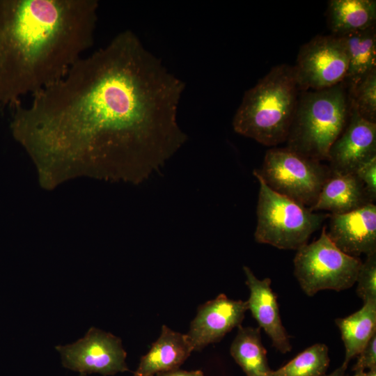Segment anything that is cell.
<instances>
[{
  "instance_id": "obj_1",
  "label": "cell",
  "mask_w": 376,
  "mask_h": 376,
  "mask_svg": "<svg viewBox=\"0 0 376 376\" xmlns=\"http://www.w3.org/2000/svg\"><path fill=\"white\" fill-rule=\"evenodd\" d=\"M184 89L126 30L15 107L10 130L46 189L78 177L137 185L187 140L177 121Z\"/></svg>"
},
{
  "instance_id": "obj_2",
  "label": "cell",
  "mask_w": 376,
  "mask_h": 376,
  "mask_svg": "<svg viewBox=\"0 0 376 376\" xmlns=\"http://www.w3.org/2000/svg\"><path fill=\"white\" fill-rule=\"evenodd\" d=\"M96 0H0V108L61 79L93 45Z\"/></svg>"
},
{
  "instance_id": "obj_3",
  "label": "cell",
  "mask_w": 376,
  "mask_h": 376,
  "mask_svg": "<svg viewBox=\"0 0 376 376\" xmlns=\"http://www.w3.org/2000/svg\"><path fill=\"white\" fill-rule=\"evenodd\" d=\"M299 91L293 66L274 67L244 93L233 118L234 130L267 146L286 141Z\"/></svg>"
},
{
  "instance_id": "obj_4",
  "label": "cell",
  "mask_w": 376,
  "mask_h": 376,
  "mask_svg": "<svg viewBox=\"0 0 376 376\" xmlns=\"http://www.w3.org/2000/svg\"><path fill=\"white\" fill-rule=\"evenodd\" d=\"M344 81L333 87L301 91L286 139V148L318 161L327 160L330 147L350 116Z\"/></svg>"
},
{
  "instance_id": "obj_5",
  "label": "cell",
  "mask_w": 376,
  "mask_h": 376,
  "mask_svg": "<svg viewBox=\"0 0 376 376\" xmlns=\"http://www.w3.org/2000/svg\"><path fill=\"white\" fill-rule=\"evenodd\" d=\"M253 173L260 184L256 241L280 249L297 251L307 244L329 214L315 213L276 193L258 174Z\"/></svg>"
},
{
  "instance_id": "obj_6",
  "label": "cell",
  "mask_w": 376,
  "mask_h": 376,
  "mask_svg": "<svg viewBox=\"0 0 376 376\" xmlns=\"http://www.w3.org/2000/svg\"><path fill=\"white\" fill-rule=\"evenodd\" d=\"M361 263L358 257L338 249L323 226L318 240L297 251L294 273L304 293L313 296L323 290L341 291L352 287Z\"/></svg>"
},
{
  "instance_id": "obj_7",
  "label": "cell",
  "mask_w": 376,
  "mask_h": 376,
  "mask_svg": "<svg viewBox=\"0 0 376 376\" xmlns=\"http://www.w3.org/2000/svg\"><path fill=\"white\" fill-rule=\"evenodd\" d=\"M329 167L288 148L269 149L254 170L273 191L310 208L317 201Z\"/></svg>"
},
{
  "instance_id": "obj_8",
  "label": "cell",
  "mask_w": 376,
  "mask_h": 376,
  "mask_svg": "<svg viewBox=\"0 0 376 376\" xmlns=\"http://www.w3.org/2000/svg\"><path fill=\"white\" fill-rule=\"evenodd\" d=\"M348 54L343 38L334 34L317 36L304 44L293 66L300 91H319L344 81Z\"/></svg>"
},
{
  "instance_id": "obj_9",
  "label": "cell",
  "mask_w": 376,
  "mask_h": 376,
  "mask_svg": "<svg viewBox=\"0 0 376 376\" xmlns=\"http://www.w3.org/2000/svg\"><path fill=\"white\" fill-rule=\"evenodd\" d=\"M56 349L61 355L63 366L80 373L112 375L129 370L121 340L93 327L75 343Z\"/></svg>"
},
{
  "instance_id": "obj_10",
  "label": "cell",
  "mask_w": 376,
  "mask_h": 376,
  "mask_svg": "<svg viewBox=\"0 0 376 376\" xmlns=\"http://www.w3.org/2000/svg\"><path fill=\"white\" fill-rule=\"evenodd\" d=\"M247 311L246 301L231 299L224 294L201 305L185 334L193 351L219 342L233 329L239 327Z\"/></svg>"
},
{
  "instance_id": "obj_11",
  "label": "cell",
  "mask_w": 376,
  "mask_h": 376,
  "mask_svg": "<svg viewBox=\"0 0 376 376\" xmlns=\"http://www.w3.org/2000/svg\"><path fill=\"white\" fill-rule=\"evenodd\" d=\"M376 157V123L361 118L350 108L348 122L328 152L329 169L354 173L363 164Z\"/></svg>"
},
{
  "instance_id": "obj_12",
  "label": "cell",
  "mask_w": 376,
  "mask_h": 376,
  "mask_svg": "<svg viewBox=\"0 0 376 376\" xmlns=\"http://www.w3.org/2000/svg\"><path fill=\"white\" fill-rule=\"evenodd\" d=\"M326 233L343 253L358 257L376 252V205L368 203L343 214H329Z\"/></svg>"
},
{
  "instance_id": "obj_13",
  "label": "cell",
  "mask_w": 376,
  "mask_h": 376,
  "mask_svg": "<svg viewBox=\"0 0 376 376\" xmlns=\"http://www.w3.org/2000/svg\"><path fill=\"white\" fill-rule=\"evenodd\" d=\"M243 270L250 292L246 301L248 310L259 327L269 336L272 345L281 353L290 352L292 349L290 337L282 324L276 295L271 288V279H258L246 266L243 267Z\"/></svg>"
},
{
  "instance_id": "obj_14",
  "label": "cell",
  "mask_w": 376,
  "mask_h": 376,
  "mask_svg": "<svg viewBox=\"0 0 376 376\" xmlns=\"http://www.w3.org/2000/svg\"><path fill=\"white\" fill-rule=\"evenodd\" d=\"M371 203L363 184L355 173L330 169L316 202L309 209L343 214Z\"/></svg>"
},
{
  "instance_id": "obj_15",
  "label": "cell",
  "mask_w": 376,
  "mask_h": 376,
  "mask_svg": "<svg viewBox=\"0 0 376 376\" xmlns=\"http://www.w3.org/2000/svg\"><path fill=\"white\" fill-rule=\"evenodd\" d=\"M192 352L186 334L163 325L158 338L148 353L141 357L134 376H155L160 373L178 369Z\"/></svg>"
},
{
  "instance_id": "obj_16",
  "label": "cell",
  "mask_w": 376,
  "mask_h": 376,
  "mask_svg": "<svg viewBox=\"0 0 376 376\" xmlns=\"http://www.w3.org/2000/svg\"><path fill=\"white\" fill-rule=\"evenodd\" d=\"M327 15L332 34L342 36L375 25V0H331Z\"/></svg>"
},
{
  "instance_id": "obj_17",
  "label": "cell",
  "mask_w": 376,
  "mask_h": 376,
  "mask_svg": "<svg viewBox=\"0 0 376 376\" xmlns=\"http://www.w3.org/2000/svg\"><path fill=\"white\" fill-rule=\"evenodd\" d=\"M335 323L340 331L345 350L342 364L347 367L350 361L357 357L376 334V301L364 303L362 308L353 314L336 319Z\"/></svg>"
},
{
  "instance_id": "obj_18",
  "label": "cell",
  "mask_w": 376,
  "mask_h": 376,
  "mask_svg": "<svg viewBox=\"0 0 376 376\" xmlns=\"http://www.w3.org/2000/svg\"><path fill=\"white\" fill-rule=\"evenodd\" d=\"M341 36L348 54V69L344 81L347 90L354 88L369 72L376 69L375 26Z\"/></svg>"
},
{
  "instance_id": "obj_19",
  "label": "cell",
  "mask_w": 376,
  "mask_h": 376,
  "mask_svg": "<svg viewBox=\"0 0 376 376\" xmlns=\"http://www.w3.org/2000/svg\"><path fill=\"white\" fill-rule=\"evenodd\" d=\"M232 357L246 376H269L267 351L263 346L260 328L240 325L230 348Z\"/></svg>"
},
{
  "instance_id": "obj_20",
  "label": "cell",
  "mask_w": 376,
  "mask_h": 376,
  "mask_svg": "<svg viewBox=\"0 0 376 376\" xmlns=\"http://www.w3.org/2000/svg\"><path fill=\"white\" fill-rule=\"evenodd\" d=\"M326 345L317 343L296 356L285 366L272 370L269 376H321L329 365Z\"/></svg>"
},
{
  "instance_id": "obj_21",
  "label": "cell",
  "mask_w": 376,
  "mask_h": 376,
  "mask_svg": "<svg viewBox=\"0 0 376 376\" xmlns=\"http://www.w3.org/2000/svg\"><path fill=\"white\" fill-rule=\"evenodd\" d=\"M347 93L350 108L363 119L376 123V69Z\"/></svg>"
},
{
  "instance_id": "obj_22",
  "label": "cell",
  "mask_w": 376,
  "mask_h": 376,
  "mask_svg": "<svg viewBox=\"0 0 376 376\" xmlns=\"http://www.w3.org/2000/svg\"><path fill=\"white\" fill-rule=\"evenodd\" d=\"M356 283L357 294L363 304L376 301V252L366 255L359 269Z\"/></svg>"
},
{
  "instance_id": "obj_23",
  "label": "cell",
  "mask_w": 376,
  "mask_h": 376,
  "mask_svg": "<svg viewBox=\"0 0 376 376\" xmlns=\"http://www.w3.org/2000/svg\"><path fill=\"white\" fill-rule=\"evenodd\" d=\"M355 175L362 182L371 201L376 199V157L361 165Z\"/></svg>"
},
{
  "instance_id": "obj_24",
  "label": "cell",
  "mask_w": 376,
  "mask_h": 376,
  "mask_svg": "<svg viewBox=\"0 0 376 376\" xmlns=\"http://www.w3.org/2000/svg\"><path fill=\"white\" fill-rule=\"evenodd\" d=\"M358 360L353 366L354 373L364 372L376 368V334L374 335L357 355Z\"/></svg>"
},
{
  "instance_id": "obj_25",
  "label": "cell",
  "mask_w": 376,
  "mask_h": 376,
  "mask_svg": "<svg viewBox=\"0 0 376 376\" xmlns=\"http://www.w3.org/2000/svg\"><path fill=\"white\" fill-rule=\"evenodd\" d=\"M155 376H204L203 373L201 370H183L175 369L167 372H163L157 374Z\"/></svg>"
},
{
  "instance_id": "obj_26",
  "label": "cell",
  "mask_w": 376,
  "mask_h": 376,
  "mask_svg": "<svg viewBox=\"0 0 376 376\" xmlns=\"http://www.w3.org/2000/svg\"><path fill=\"white\" fill-rule=\"evenodd\" d=\"M347 367L344 366L343 364L338 367L337 369H336L334 371H333L329 375H322L321 376H345V370Z\"/></svg>"
},
{
  "instance_id": "obj_27",
  "label": "cell",
  "mask_w": 376,
  "mask_h": 376,
  "mask_svg": "<svg viewBox=\"0 0 376 376\" xmlns=\"http://www.w3.org/2000/svg\"><path fill=\"white\" fill-rule=\"evenodd\" d=\"M366 376H376V368L368 370L366 372Z\"/></svg>"
},
{
  "instance_id": "obj_28",
  "label": "cell",
  "mask_w": 376,
  "mask_h": 376,
  "mask_svg": "<svg viewBox=\"0 0 376 376\" xmlns=\"http://www.w3.org/2000/svg\"><path fill=\"white\" fill-rule=\"evenodd\" d=\"M352 376H366V372H357L354 373V375Z\"/></svg>"
},
{
  "instance_id": "obj_29",
  "label": "cell",
  "mask_w": 376,
  "mask_h": 376,
  "mask_svg": "<svg viewBox=\"0 0 376 376\" xmlns=\"http://www.w3.org/2000/svg\"><path fill=\"white\" fill-rule=\"evenodd\" d=\"M79 376H87V375H86V374H84V373H80Z\"/></svg>"
}]
</instances>
